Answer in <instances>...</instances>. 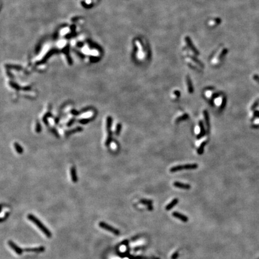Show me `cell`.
<instances>
[{
    "mask_svg": "<svg viewBox=\"0 0 259 259\" xmlns=\"http://www.w3.org/2000/svg\"><path fill=\"white\" fill-rule=\"evenodd\" d=\"M27 218L31 221V222H32L34 224H35L38 228H40V230L46 235V236L48 238H50L52 236V233L50 231V230L47 228L40 221V220H38L37 217H35V216L32 214H28L27 215Z\"/></svg>",
    "mask_w": 259,
    "mask_h": 259,
    "instance_id": "1",
    "label": "cell"
},
{
    "mask_svg": "<svg viewBox=\"0 0 259 259\" xmlns=\"http://www.w3.org/2000/svg\"><path fill=\"white\" fill-rule=\"evenodd\" d=\"M198 167V165L196 164H185V165H178L176 166L172 167L171 168L170 171L171 172H175L177 171L182 170H191V169H195Z\"/></svg>",
    "mask_w": 259,
    "mask_h": 259,
    "instance_id": "2",
    "label": "cell"
},
{
    "mask_svg": "<svg viewBox=\"0 0 259 259\" xmlns=\"http://www.w3.org/2000/svg\"><path fill=\"white\" fill-rule=\"evenodd\" d=\"M98 225L99 227H101V228L107 230L108 231H110V232L115 234V235H119V234H120V231H119V230L115 228V227L111 226L109 225L107 223L104 222H100Z\"/></svg>",
    "mask_w": 259,
    "mask_h": 259,
    "instance_id": "3",
    "label": "cell"
},
{
    "mask_svg": "<svg viewBox=\"0 0 259 259\" xmlns=\"http://www.w3.org/2000/svg\"><path fill=\"white\" fill-rule=\"evenodd\" d=\"M8 245H9V247L18 254V255H21L23 252L24 251V249L21 248V247H19L18 245H17L12 241H8Z\"/></svg>",
    "mask_w": 259,
    "mask_h": 259,
    "instance_id": "4",
    "label": "cell"
},
{
    "mask_svg": "<svg viewBox=\"0 0 259 259\" xmlns=\"http://www.w3.org/2000/svg\"><path fill=\"white\" fill-rule=\"evenodd\" d=\"M172 215L174 217H175V218L180 220L181 221H182V222H184V223H186L188 221V218L187 217V216L184 215V214H181V213H179V212H173Z\"/></svg>",
    "mask_w": 259,
    "mask_h": 259,
    "instance_id": "5",
    "label": "cell"
},
{
    "mask_svg": "<svg viewBox=\"0 0 259 259\" xmlns=\"http://www.w3.org/2000/svg\"><path fill=\"white\" fill-rule=\"evenodd\" d=\"M44 247H34V248H28L24 249V251L26 252H33V253H41V252L44 251Z\"/></svg>",
    "mask_w": 259,
    "mask_h": 259,
    "instance_id": "6",
    "label": "cell"
},
{
    "mask_svg": "<svg viewBox=\"0 0 259 259\" xmlns=\"http://www.w3.org/2000/svg\"><path fill=\"white\" fill-rule=\"evenodd\" d=\"M173 185L175 187L178 188H181V189H184V190H189L190 189L191 186L188 184H182L181 182H175L173 183Z\"/></svg>",
    "mask_w": 259,
    "mask_h": 259,
    "instance_id": "7",
    "label": "cell"
},
{
    "mask_svg": "<svg viewBox=\"0 0 259 259\" xmlns=\"http://www.w3.org/2000/svg\"><path fill=\"white\" fill-rule=\"evenodd\" d=\"M178 199H177V198H175V199L171 201L169 204H168V205L166 206V207H165V209L167 210V211H169V210H170L171 209H172L173 208V207L175 206L176 204H178Z\"/></svg>",
    "mask_w": 259,
    "mask_h": 259,
    "instance_id": "8",
    "label": "cell"
},
{
    "mask_svg": "<svg viewBox=\"0 0 259 259\" xmlns=\"http://www.w3.org/2000/svg\"><path fill=\"white\" fill-rule=\"evenodd\" d=\"M199 127H200V133L197 136L198 139H200V138L202 137L205 134V129H204V127H203V122L201 121L199 122Z\"/></svg>",
    "mask_w": 259,
    "mask_h": 259,
    "instance_id": "9",
    "label": "cell"
},
{
    "mask_svg": "<svg viewBox=\"0 0 259 259\" xmlns=\"http://www.w3.org/2000/svg\"><path fill=\"white\" fill-rule=\"evenodd\" d=\"M203 115H204V118H205V120L206 122V125L207 128H208V130H209L210 125H209V115L208 112L206 110H204L203 112Z\"/></svg>",
    "mask_w": 259,
    "mask_h": 259,
    "instance_id": "10",
    "label": "cell"
},
{
    "mask_svg": "<svg viewBox=\"0 0 259 259\" xmlns=\"http://www.w3.org/2000/svg\"><path fill=\"white\" fill-rule=\"evenodd\" d=\"M187 85H188V92H189L190 94H192L193 93V87L192 83H191L190 79L189 77H187Z\"/></svg>",
    "mask_w": 259,
    "mask_h": 259,
    "instance_id": "11",
    "label": "cell"
},
{
    "mask_svg": "<svg viewBox=\"0 0 259 259\" xmlns=\"http://www.w3.org/2000/svg\"><path fill=\"white\" fill-rule=\"evenodd\" d=\"M205 145H206V142H203V143L201 144L200 146V147L198 148V150H197V152H198V154L199 155L202 154L203 152L204 147H205Z\"/></svg>",
    "mask_w": 259,
    "mask_h": 259,
    "instance_id": "12",
    "label": "cell"
},
{
    "mask_svg": "<svg viewBox=\"0 0 259 259\" xmlns=\"http://www.w3.org/2000/svg\"><path fill=\"white\" fill-rule=\"evenodd\" d=\"M188 118V115L187 114H185V115H182V116H180V117H179V118H178L176 120V123H178V122H179L180 121L185 120V119H187Z\"/></svg>",
    "mask_w": 259,
    "mask_h": 259,
    "instance_id": "13",
    "label": "cell"
},
{
    "mask_svg": "<svg viewBox=\"0 0 259 259\" xmlns=\"http://www.w3.org/2000/svg\"><path fill=\"white\" fill-rule=\"evenodd\" d=\"M226 104V98L225 97H224L223 98L221 104H220V110H223V109L225 107Z\"/></svg>",
    "mask_w": 259,
    "mask_h": 259,
    "instance_id": "14",
    "label": "cell"
},
{
    "mask_svg": "<svg viewBox=\"0 0 259 259\" xmlns=\"http://www.w3.org/2000/svg\"><path fill=\"white\" fill-rule=\"evenodd\" d=\"M259 105V98L257 99V100H256V101L253 103V104L252 105V106L251 107V110H254V109H256V108L258 107Z\"/></svg>",
    "mask_w": 259,
    "mask_h": 259,
    "instance_id": "15",
    "label": "cell"
},
{
    "mask_svg": "<svg viewBox=\"0 0 259 259\" xmlns=\"http://www.w3.org/2000/svg\"><path fill=\"white\" fill-rule=\"evenodd\" d=\"M141 202H142V203L145 204V205H148V206L151 205V203H152V201L151 200H142Z\"/></svg>",
    "mask_w": 259,
    "mask_h": 259,
    "instance_id": "16",
    "label": "cell"
},
{
    "mask_svg": "<svg viewBox=\"0 0 259 259\" xmlns=\"http://www.w3.org/2000/svg\"><path fill=\"white\" fill-rule=\"evenodd\" d=\"M253 79H254V80H255L259 84V76L254 75V76H253Z\"/></svg>",
    "mask_w": 259,
    "mask_h": 259,
    "instance_id": "17",
    "label": "cell"
},
{
    "mask_svg": "<svg viewBox=\"0 0 259 259\" xmlns=\"http://www.w3.org/2000/svg\"><path fill=\"white\" fill-rule=\"evenodd\" d=\"M174 94H175L176 95V97H179L180 93H179V91H175V93H174Z\"/></svg>",
    "mask_w": 259,
    "mask_h": 259,
    "instance_id": "18",
    "label": "cell"
},
{
    "mask_svg": "<svg viewBox=\"0 0 259 259\" xmlns=\"http://www.w3.org/2000/svg\"><path fill=\"white\" fill-rule=\"evenodd\" d=\"M178 257V253H175V254H173V256H172V258L173 259H176Z\"/></svg>",
    "mask_w": 259,
    "mask_h": 259,
    "instance_id": "19",
    "label": "cell"
}]
</instances>
